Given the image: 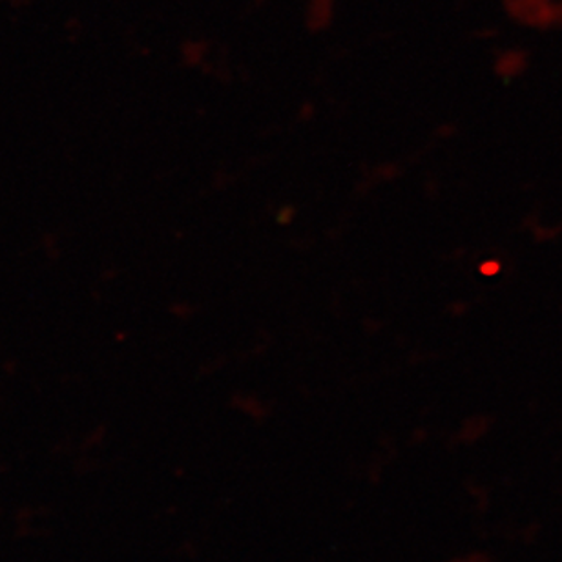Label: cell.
I'll list each match as a JSON object with an SVG mask.
<instances>
[{
	"label": "cell",
	"instance_id": "obj_1",
	"mask_svg": "<svg viewBox=\"0 0 562 562\" xmlns=\"http://www.w3.org/2000/svg\"><path fill=\"white\" fill-rule=\"evenodd\" d=\"M333 8H335V0H311L308 4V26L313 30L327 26L333 16Z\"/></svg>",
	"mask_w": 562,
	"mask_h": 562
}]
</instances>
